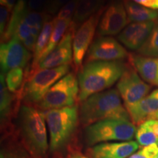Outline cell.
<instances>
[{"label":"cell","instance_id":"obj_1","mask_svg":"<svg viewBox=\"0 0 158 158\" xmlns=\"http://www.w3.org/2000/svg\"><path fill=\"white\" fill-rule=\"evenodd\" d=\"M126 65L120 61H95L86 63L78 70V100L108 90L119 80Z\"/></svg>","mask_w":158,"mask_h":158},{"label":"cell","instance_id":"obj_2","mask_svg":"<svg viewBox=\"0 0 158 158\" xmlns=\"http://www.w3.org/2000/svg\"><path fill=\"white\" fill-rule=\"evenodd\" d=\"M109 118L131 121L117 89H111L99 92L81 102L79 110V119L85 127Z\"/></svg>","mask_w":158,"mask_h":158},{"label":"cell","instance_id":"obj_3","mask_svg":"<svg viewBox=\"0 0 158 158\" xmlns=\"http://www.w3.org/2000/svg\"><path fill=\"white\" fill-rule=\"evenodd\" d=\"M18 124L27 149L35 157H45L49 150V142L43 112L31 105H23L19 109Z\"/></svg>","mask_w":158,"mask_h":158},{"label":"cell","instance_id":"obj_4","mask_svg":"<svg viewBox=\"0 0 158 158\" xmlns=\"http://www.w3.org/2000/svg\"><path fill=\"white\" fill-rule=\"evenodd\" d=\"M42 112L49 133V151H61L70 141L78 126V108L73 106Z\"/></svg>","mask_w":158,"mask_h":158},{"label":"cell","instance_id":"obj_5","mask_svg":"<svg viewBox=\"0 0 158 158\" xmlns=\"http://www.w3.org/2000/svg\"><path fill=\"white\" fill-rule=\"evenodd\" d=\"M135 126L130 120H102L85 127L84 141L89 147L106 142L131 141L135 136Z\"/></svg>","mask_w":158,"mask_h":158},{"label":"cell","instance_id":"obj_6","mask_svg":"<svg viewBox=\"0 0 158 158\" xmlns=\"http://www.w3.org/2000/svg\"><path fill=\"white\" fill-rule=\"evenodd\" d=\"M70 64L54 68L37 69L29 73L24 81L22 96L28 105H38L51 86L68 73Z\"/></svg>","mask_w":158,"mask_h":158},{"label":"cell","instance_id":"obj_7","mask_svg":"<svg viewBox=\"0 0 158 158\" xmlns=\"http://www.w3.org/2000/svg\"><path fill=\"white\" fill-rule=\"evenodd\" d=\"M78 78L70 73L51 86L43 100L37 105L42 111L73 106L78 100Z\"/></svg>","mask_w":158,"mask_h":158},{"label":"cell","instance_id":"obj_8","mask_svg":"<svg viewBox=\"0 0 158 158\" xmlns=\"http://www.w3.org/2000/svg\"><path fill=\"white\" fill-rule=\"evenodd\" d=\"M104 10L102 7L95 14L86 20L75 32L73 42V62L76 70H79L82 68L84 59L90 48V45L95 35L97 27L100 22V17L102 16Z\"/></svg>","mask_w":158,"mask_h":158},{"label":"cell","instance_id":"obj_9","mask_svg":"<svg viewBox=\"0 0 158 158\" xmlns=\"http://www.w3.org/2000/svg\"><path fill=\"white\" fill-rule=\"evenodd\" d=\"M116 88L125 107L141 101L148 94L151 86L138 76L135 68H127L116 84Z\"/></svg>","mask_w":158,"mask_h":158},{"label":"cell","instance_id":"obj_10","mask_svg":"<svg viewBox=\"0 0 158 158\" xmlns=\"http://www.w3.org/2000/svg\"><path fill=\"white\" fill-rule=\"evenodd\" d=\"M130 54L113 37H100L91 45L85 62L95 61H120L129 58Z\"/></svg>","mask_w":158,"mask_h":158},{"label":"cell","instance_id":"obj_11","mask_svg":"<svg viewBox=\"0 0 158 158\" xmlns=\"http://www.w3.org/2000/svg\"><path fill=\"white\" fill-rule=\"evenodd\" d=\"M75 29L76 27L72 23L70 29H68L59 44L50 53H48L46 56L40 60L35 70L37 69L58 68L63 65L70 64L73 58V42L74 34L76 32Z\"/></svg>","mask_w":158,"mask_h":158},{"label":"cell","instance_id":"obj_12","mask_svg":"<svg viewBox=\"0 0 158 158\" xmlns=\"http://www.w3.org/2000/svg\"><path fill=\"white\" fill-rule=\"evenodd\" d=\"M31 57V53L17 39L13 38L8 42L1 43V73L5 75L8 71L15 68L23 69L29 63Z\"/></svg>","mask_w":158,"mask_h":158},{"label":"cell","instance_id":"obj_13","mask_svg":"<svg viewBox=\"0 0 158 158\" xmlns=\"http://www.w3.org/2000/svg\"><path fill=\"white\" fill-rule=\"evenodd\" d=\"M128 22L127 14L123 3L114 2L104 10L98 24V33L101 37L118 35Z\"/></svg>","mask_w":158,"mask_h":158},{"label":"cell","instance_id":"obj_14","mask_svg":"<svg viewBox=\"0 0 158 158\" xmlns=\"http://www.w3.org/2000/svg\"><path fill=\"white\" fill-rule=\"evenodd\" d=\"M139 148L137 141H116L101 143L89 147V158H128Z\"/></svg>","mask_w":158,"mask_h":158},{"label":"cell","instance_id":"obj_15","mask_svg":"<svg viewBox=\"0 0 158 158\" xmlns=\"http://www.w3.org/2000/svg\"><path fill=\"white\" fill-rule=\"evenodd\" d=\"M156 23L155 21L131 23L118 35V40L124 46L138 51L147 42Z\"/></svg>","mask_w":158,"mask_h":158},{"label":"cell","instance_id":"obj_16","mask_svg":"<svg viewBox=\"0 0 158 158\" xmlns=\"http://www.w3.org/2000/svg\"><path fill=\"white\" fill-rule=\"evenodd\" d=\"M125 108L135 125L139 126L148 120L158 119V89L136 104Z\"/></svg>","mask_w":158,"mask_h":158},{"label":"cell","instance_id":"obj_17","mask_svg":"<svg viewBox=\"0 0 158 158\" xmlns=\"http://www.w3.org/2000/svg\"><path fill=\"white\" fill-rule=\"evenodd\" d=\"M130 62L141 78L147 84L158 86V58L130 55Z\"/></svg>","mask_w":158,"mask_h":158},{"label":"cell","instance_id":"obj_18","mask_svg":"<svg viewBox=\"0 0 158 158\" xmlns=\"http://www.w3.org/2000/svg\"><path fill=\"white\" fill-rule=\"evenodd\" d=\"M15 106V94L7 89L5 75L0 76V116L2 127L8 125Z\"/></svg>","mask_w":158,"mask_h":158},{"label":"cell","instance_id":"obj_19","mask_svg":"<svg viewBox=\"0 0 158 158\" xmlns=\"http://www.w3.org/2000/svg\"><path fill=\"white\" fill-rule=\"evenodd\" d=\"M124 5L130 22H147L158 20V12L155 10L147 8L131 0H124Z\"/></svg>","mask_w":158,"mask_h":158},{"label":"cell","instance_id":"obj_20","mask_svg":"<svg viewBox=\"0 0 158 158\" xmlns=\"http://www.w3.org/2000/svg\"><path fill=\"white\" fill-rule=\"evenodd\" d=\"M102 0H78V6L73 19L75 27L83 23L86 20L102 8Z\"/></svg>","mask_w":158,"mask_h":158},{"label":"cell","instance_id":"obj_21","mask_svg":"<svg viewBox=\"0 0 158 158\" xmlns=\"http://www.w3.org/2000/svg\"><path fill=\"white\" fill-rule=\"evenodd\" d=\"M54 19L47 21L43 26L42 30L37 37L36 45H35V51L33 53V60L31 63L30 72L35 70L38 64L39 61L40 60L43 51H45L47 45L50 40L51 33H52L53 28H54Z\"/></svg>","mask_w":158,"mask_h":158},{"label":"cell","instance_id":"obj_22","mask_svg":"<svg viewBox=\"0 0 158 158\" xmlns=\"http://www.w3.org/2000/svg\"><path fill=\"white\" fill-rule=\"evenodd\" d=\"M54 28H53L50 40H49V42L45 51H43L41 59L46 56L48 53H50L59 44V42L62 40L63 37L64 36V35L66 34L67 31H68V29H70V26L73 23V20L56 19V18L54 19Z\"/></svg>","mask_w":158,"mask_h":158},{"label":"cell","instance_id":"obj_23","mask_svg":"<svg viewBox=\"0 0 158 158\" xmlns=\"http://www.w3.org/2000/svg\"><path fill=\"white\" fill-rule=\"evenodd\" d=\"M51 18V15L46 12L31 11L27 10L23 20L30 29L31 34L37 37L43 26L47 21H50Z\"/></svg>","mask_w":158,"mask_h":158},{"label":"cell","instance_id":"obj_24","mask_svg":"<svg viewBox=\"0 0 158 158\" xmlns=\"http://www.w3.org/2000/svg\"><path fill=\"white\" fill-rule=\"evenodd\" d=\"M30 152L22 143L8 141L2 147L0 158H34Z\"/></svg>","mask_w":158,"mask_h":158},{"label":"cell","instance_id":"obj_25","mask_svg":"<svg viewBox=\"0 0 158 158\" xmlns=\"http://www.w3.org/2000/svg\"><path fill=\"white\" fill-rule=\"evenodd\" d=\"M135 138L138 143L142 147H147L152 144L158 145V137L154 132L149 120L138 126L136 130Z\"/></svg>","mask_w":158,"mask_h":158},{"label":"cell","instance_id":"obj_26","mask_svg":"<svg viewBox=\"0 0 158 158\" xmlns=\"http://www.w3.org/2000/svg\"><path fill=\"white\" fill-rule=\"evenodd\" d=\"M23 79H24V74H23V68H15L8 71L5 76V81L7 89L13 94H22V92L20 91H23V85H24Z\"/></svg>","mask_w":158,"mask_h":158},{"label":"cell","instance_id":"obj_27","mask_svg":"<svg viewBox=\"0 0 158 158\" xmlns=\"http://www.w3.org/2000/svg\"><path fill=\"white\" fill-rule=\"evenodd\" d=\"M138 52L142 56L158 58V20L156 21L154 29L147 42L144 43Z\"/></svg>","mask_w":158,"mask_h":158},{"label":"cell","instance_id":"obj_28","mask_svg":"<svg viewBox=\"0 0 158 158\" xmlns=\"http://www.w3.org/2000/svg\"><path fill=\"white\" fill-rule=\"evenodd\" d=\"M78 0H71L64 6H63L57 13L56 19H69L73 20L76 13L77 6H78Z\"/></svg>","mask_w":158,"mask_h":158},{"label":"cell","instance_id":"obj_29","mask_svg":"<svg viewBox=\"0 0 158 158\" xmlns=\"http://www.w3.org/2000/svg\"><path fill=\"white\" fill-rule=\"evenodd\" d=\"M158 156V145H152L143 147L138 152H135L128 158H157Z\"/></svg>","mask_w":158,"mask_h":158},{"label":"cell","instance_id":"obj_30","mask_svg":"<svg viewBox=\"0 0 158 158\" xmlns=\"http://www.w3.org/2000/svg\"><path fill=\"white\" fill-rule=\"evenodd\" d=\"M10 10L5 6H0V35L1 37L5 34L7 26L9 24L11 15Z\"/></svg>","mask_w":158,"mask_h":158},{"label":"cell","instance_id":"obj_31","mask_svg":"<svg viewBox=\"0 0 158 158\" xmlns=\"http://www.w3.org/2000/svg\"><path fill=\"white\" fill-rule=\"evenodd\" d=\"M50 0H29L27 7L29 10L44 12L48 7Z\"/></svg>","mask_w":158,"mask_h":158},{"label":"cell","instance_id":"obj_32","mask_svg":"<svg viewBox=\"0 0 158 158\" xmlns=\"http://www.w3.org/2000/svg\"><path fill=\"white\" fill-rule=\"evenodd\" d=\"M70 1L71 0H50V2L45 12L50 15H54L56 13L57 14V13L60 10L63 6H64Z\"/></svg>","mask_w":158,"mask_h":158},{"label":"cell","instance_id":"obj_33","mask_svg":"<svg viewBox=\"0 0 158 158\" xmlns=\"http://www.w3.org/2000/svg\"><path fill=\"white\" fill-rule=\"evenodd\" d=\"M131 1L147 8L155 10H158V0H131Z\"/></svg>","mask_w":158,"mask_h":158},{"label":"cell","instance_id":"obj_34","mask_svg":"<svg viewBox=\"0 0 158 158\" xmlns=\"http://www.w3.org/2000/svg\"><path fill=\"white\" fill-rule=\"evenodd\" d=\"M37 37L34 36V35H31L28 38L26 39L22 43V44L24 45L25 48L28 50L29 52L34 53L35 45H36Z\"/></svg>","mask_w":158,"mask_h":158},{"label":"cell","instance_id":"obj_35","mask_svg":"<svg viewBox=\"0 0 158 158\" xmlns=\"http://www.w3.org/2000/svg\"><path fill=\"white\" fill-rule=\"evenodd\" d=\"M16 2V0H0L1 5L5 6V7L8 8L10 11H13Z\"/></svg>","mask_w":158,"mask_h":158},{"label":"cell","instance_id":"obj_36","mask_svg":"<svg viewBox=\"0 0 158 158\" xmlns=\"http://www.w3.org/2000/svg\"><path fill=\"white\" fill-rule=\"evenodd\" d=\"M68 158H89L88 156L84 155V154L79 152H73L68 155Z\"/></svg>","mask_w":158,"mask_h":158},{"label":"cell","instance_id":"obj_37","mask_svg":"<svg viewBox=\"0 0 158 158\" xmlns=\"http://www.w3.org/2000/svg\"><path fill=\"white\" fill-rule=\"evenodd\" d=\"M29 0H17V5L27 6V3H28Z\"/></svg>","mask_w":158,"mask_h":158},{"label":"cell","instance_id":"obj_38","mask_svg":"<svg viewBox=\"0 0 158 158\" xmlns=\"http://www.w3.org/2000/svg\"><path fill=\"white\" fill-rule=\"evenodd\" d=\"M157 158H158V156H157Z\"/></svg>","mask_w":158,"mask_h":158}]
</instances>
